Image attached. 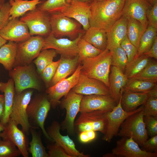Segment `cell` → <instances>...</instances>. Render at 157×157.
Instances as JSON below:
<instances>
[{"mask_svg":"<svg viewBox=\"0 0 157 157\" xmlns=\"http://www.w3.org/2000/svg\"><path fill=\"white\" fill-rule=\"evenodd\" d=\"M21 154L19 150L13 144L0 139V157H17Z\"/></svg>","mask_w":157,"mask_h":157,"instance_id":"40","label":"cell"},{"mask_svg":"<svg viewBox=\"0 0 157 157\" xmlns=\"http://www.w3.org/2000/svg\"><path fill=\"white\" fill-rule=\"evenodd\" d=\"M110 51L112 53L111 65L117 67L124 73L127 63L125 51L120 45Z\"/></svg>","mask_w":157,"mask_h":157,"instance_id":"39","label":"cell"},{"mask_svg":"<svg viewBox=\"0 0 157 157\" xmlns=\"http://www.w3.org/2000/svg\"><path fill=\"white\" fill-rule=\"evenodd\" d=\"M17 45V42L9 41L0 48V63L9 71L14 66Z\"/></svg>","mask_w":157,"mask_h":157,"instance_id":"30","label":"cell"},{"mask_svg":"<svg viewBox=\"0 0 157 157\" xmlns=\"http://www.w3.org/2000/svg\"><path fill=\"white\" fill-rule=\"evenodd\" d=\"M146 15L148 26L157 29V2L148 10Z\"/></svg>","mask_w":157,"mask_h":157,"instance_id":"47","label":"cell"},{"mask_svg":"<svg viewBox=\"0 0 157 157\" xmlns=\"http://www.w3.org/2000/svg\"><path fill=\"white\" fill-rule=\"evenodd\" d=\"M149 97H157V85H156L152 89L147 92Z\"/></svg>","mask_w":157,"mask_h":157,"instance_id":"52","label":"cell"},{"mask_svg":"<svg viewBox=\"0 0 157 157\" xmlns=\"http://www.w3.org/2000/svg\"><path fill=\"white\" fill-rule=\"evenodd\" d=\"M0 101L4 102V95H0Z\"/></svg>","mask_w":157,"mask_h":157,"instance_id":"58","label":"cell"},{"mask_svg":"<svg viewBox=\"0 0 157 157\" xmlns=\"http://www.w3.org/2000/svg\"><path fill=\"white\" fill-rule=\"evenodd\" d=\"M0 91L4 94L5 109L3 116L0 121L1 123L5 125L8 122L10 117L15 94L14 83L10 78L6 82H0Z\"/></svg>","mask_w":157,"mask_h":157,"instance_id":"27","label":"cell"},{"mask_svg":"<svg viewBox=\"0 0 157 157\" xmlns=\"http://www.w3.org/2000/svg\"><path fill=\"white\" fill-rule=\"evenodd\" d=\"M2 4H0V9H1V8L2 6Z\"/></svg>","mask_w":157,"mask_h":157,"instance_id":"60","label":"cell"},{"mask_svg":"<svg viewBox=\"0 0 157 157\" xmlns=\"http://www.w3.org/2000/svg\"><path fill=\"white\" fill-rule=\"evenodd\" d=\"M84 33H81L75 39L71 40L66 38H56L51 33L44 38L42 50L53 49L61 56L74 57L78 55L77 43Z\"/></svg>","mask_w":157,"mask_h":157,"instance_id":"16","label":"cell"},{"mask_svg":"<svg viewBox=\"0 0 157 157\" xmlns=\"http://www.w3.org/2000/svg\"><path fill=\"white\" fill-rule=\"evenodd\" d=\"M5 109L4 102L0 101V121L3 116Z\"/></svg>","mask_w":157,"mask_h":157,"instance_id":"53","label":"cell"},{"mask_svg":"<svg viewBox=\"0 0 157 157\" xmlns=\"http://www.w3.org/2000/svg\"><path fill=\"white\" fill-rule=\"evenodd\" d=\"M5 129V126L2 124L0 121V135L1 133Z\"/></svg>","mask_w":157,"mask_h":157,"instance_id":"55","label":"cell"},{"mask_svg":"<svg viewBox=\"0 0 157 157\" xmlns=\"http://www.w3.org/2000/svg\"><path fill=\"white\" fill-rule=\"evenodd\" d=\"M67 3V0H47L38 5L41 10L49 13L56 12L65 7Z\"/></svg>","mask_w":157,"mask_h":157,"instance_id":"41","label":"cell"},{"mask_svg":"<svg viewBox=\"0 0 157 157\" xmlns=\"http://www.w3.org/2000/svg\"><path fill=\"white\" fill-rule=\"evenodd\" d=\"M44 1V0H9L10 8L9 20L22 16Z\"/></svg>","mask_w":157,"mask_h":157,"instance_id":"28","label":"cell"},{"mask_svg":"<svg viewBox=\"0 0 157 157\" xmlns=\"http://www.w3.org/2000/svg\"><path fill=\"white\" fill-rule=\"evenodd\" d=\"M143 54L148 57L157 59V37L150 49Z\"/></svg>","mask_w":157,"mask_h":157,"instance_id":"51","label":"cell"},{"mask_svg":"<svg viewBox=\"0 0 157 157\" xmlns=\"http://www.w3.org/2000/svg\"><path fill=\"white\" fill-rule=\"evenodd\" d=\"M103 0H94V1H103Z\"/></svg>","mask_w":157,"mask_h":157,"instance_id":"61","label":"cell"},{"mask_svg":"<svg viewBox=\"0 0 157 157\" xmlns=\"http://www.w3.org/2000/svg\"><path fill=\"white\" fill-rule=\"evenodd\" d=\"M77 48L80 64L84 58L95 56L103 51L95 47L82 37L78 42Z\"/></svg>","mask_w":157,"mask_h":157,"instance_id":"37","label":"cell"},{"mask_svg":"<svg viewBox=\"0 0 157 157\" xmlns=\"http://www.w3.org/2000/svg\"><path fill=\"white\" fill-rule=\"evenodd\" d=\"M109 74V89L111 95L117 104L120 99L121 90L125 85L128 78L117 67L113 66Z\"/></svg>","mask_w":157,"mask_h":157,"instance_id":"24","label":"cell"},{"mask_svg":"<svg viewBox=\"0 0 157 157\" xmlns=\"http://www.w3.org/2000/svg\"><path fill=\"white\" fill-rule=\"evenodd\" d=\"M56 12L76 20L85 31L90 27V3L78 0H67L66 6Z\"/></svg>","mask_w":157,"mask_h":157,"instance_id":"15","label":"cell"},{"mask_svg":"<svg viewBox=\"0 0 157 157\" xmlns=\"http://www.w3.org/2000/svg\"><path fill=\"white\" fill-rule=\"evenodd\" d=\"M60 61V58L56 61H53L44 69L41 74L42 78L46 83L51 81Z\"/></svg>","mask_w":157,"mask_h":157,"instance_id":"44","label":"cell"},{"mask_svg":"<svg viewBox=\"0 0 157 157\" xmlns=\"http://www.w3.org/2000/svg\"><path fill=\"white\" fill-rule=\"evenodd\" d=\"M117 104L111 95L92 94L83 96L80 108V113L96 110L111 111Z\"/></svg>","mask_w":157,"mask_h":157,"instance_id":"18","label":"cell"},{"mask_svg":"<svg viewBox=\"0 0 157 157\" xmlns=\"http://www.w3.org/2000/svg\"><path fill=\"white\" fill-rule=\"evenodd\" d=\"M34 128L31 127L30 129L32 138L29 143L30 147L28 148V152L31 154L32 157H48L47 152L42 143L40 136Z\"/></svg>","mask_w":157,"mask_h":157,"instance_id":"34","label":"cell"},{"mask_svg":"<svg viewBox=\"0 0 157 157\" xmlns=\"http://www.w3.org/2000/svg\"><path fill=\"white\" fill-rule=\"evenodd\" d=\"M83 95L75 93L71 90L61 102V108L65 109L66 114L64 120L60 124L61 129L66 130L70 135L74 134V121L79 112L81 101Z\"/></svg>","mask_w":157,"mask_h":157,"instance_id":"13","label":"cell"},{"mask_svg":"<svg viewBox=\"0 0 157 157\" xmlns=\"http://www.w3.org/2000/svg\"><path fill=\"white\" fill-rule=\"evenodd\" d=\"M81 67L79 64L75 72L69 77L61 79L46 90L51 106L55 108L60 103V99L65 96L75 85L81 72Z\"/></svg>","mask_w":157,"mask_h":157,"instance_id":"12","label":"cell"},{"mask_svg":"<svg viewBox=\"0 0 157 157\" xmlns=\"http://www.w3.org/2000/svg\"><path fill=\"white\" fill-rule=\"evenodd\" d=\"M6 0H0V4L3 5L5 3Z\"/></svg>","mask_w":157,"mask_h":157,"instance_id":"59","label":"cell"},{"mask_svg":"<svg viewBox=\"0 0 157 157\" xmlns=\"http://www.w3.org/2000/svg\"><path fill=\"white\" fill-rule=\"evenodd\" d=\"M144 120L149 137L157 135V117L144 116Z\"/></svg>","mask_w":157,"mask_h":157,"instance_id":"45","label":"cell"},{"mask_svg":"<svg viewBox=\"0 0 157 157\" xmlns=\"http://www.w3.org/2000/svg\"><path fill=\"white\" fill-rule=\"evenodd\" d=\"M111 61V52L106 49L95 56L83 59L80 63L81 73L88 77L101 81L109 88Z\"/></svg>","mask_w":157,"mask_h":157,"instance_id":"2","label":"cell"},{"mask_svg":"<svg viewBox=\"0 0 157 157\" xmlns=\"http://www.w3.org/2000/svg\"><path fill=\"white\" fill-rule=\"evenodd\" d=\"M106 112L96 110L80 113V114L74 122V127L80 133L85 131H99L104 134L106 132L107 121Z\"/></svg>","mask_w":157,"mask_h":157,"instance_id":"11","label":"cell"},{"mask_svg":"<svg viewBox=\"0 0 157 157\" xmlns=\"http://www.w3.org/2000/svg\"><path fill=\"white\" fill-rule=\"evenodd\" d=\"M133 139L122 137L116 142L112 152L106 154L104 157H157V153L147 152L142 150Z\"/></svg>","mask_w":157,"mask_h":157,"instance_id":"14","label":"cell"},{"mask_svg":"<svg viewBox=\"0 0 157 157\" xmlns=\"http://www.w3.org/2000/svg\"><path fill=\"white\" fill-rule=\"evenodd\" d=\"M10 6L9 3H4L0 9V31L6 24L9 21Z\"/></svg>","mask_w":157,"mask_h":157,"instance_id":"48","label":"cell"},{"mask_svg":"<svg viewBox=\"0 0 157 157\" xmlns=\"http://www.w3.org/2000/svg\"><path fill=\"white\" fill-rule=\"evenodd\" d=\"M120 45L126 53L127 58V64L137 55V48L131 42L127 35L122 40Z\"/></svg>","mask_w":157,"mask_h":157,"instance_id":"42","label":"cell"},{"mask_svg":"<svg viewBox=\"0 0 157 157\" xmlns=\"http://www.w3.org/2000/svg\"><path fill=\"white\" fill-rule=\"evenodd\" d=\"M96 137V132L92 130L85 131L80 132L78 139L81 142L85 144L92 141Z\"/></svg>","mask_w":157,"mask_h":157,"instance_id":"50","label":"cell"},{"mask_svg":"<svg viewBox=\"0 0 157 157\" xmlns=\"http://www.w3.org/2000/svg\"><path fill=\"white\" fill-rule=\"evenodd\" d=\"M151 60V58L142 54L137 55L126 67L124 74L128 79L133 77L141 71Z\"/></svg>","mask_w":157,"mask_h":157,"instance_id":"31","label":"cell"},{"mask_svg":"<svg viewBox=\"0 0 157 157\" xmlns=\"http://www.w3.org/2000/svg\"><path fill=\"white\" fill-rule=\"evenodd\" d=\"M144 116L157 117V97H149L143 105Z\"/></svg>","mask_w":157,"mask_h":157,"instance_id":"43","label":"cell"},{"mask_svg":"<svg viewBox=\"0 0 157 157\" xmlns=\"http://www.w3.org/2000/svg\"><path fill=\"white\" fill-rule=\"evenodd\" d=\"M9 74L14 82L15 93H20L28 89H33L39 91L41 90L40 79L31 63L14 67L9 71Z\"/></svg>","mask_w":157,"mask_h":157,"instance_id":"3","label":"cell"},{"mask_svg":"<svg viewBox=\"0 0 157 157\" xmlns=\"http://www.w3.org/2000/svg\"><path fill=\"white\" fill-rule=\"evenodd\" d=\"M7 42V41L0 35V48Z\"/></svg>","mask_w":157,"mask_h":157,"instance_id":"54","label":"cell"},{"mask_svg":"<svg viewBox=\"0 0 157 157\" xmlns=\"http://www.w3.org/2000/svg\"><path fill=\"white\" fill-rule=\"evenodd\" d=\"M126 0L94 1L90 4V26L103 29L107 32L123 15Z\"/></svg>","mask_w":157,"mask_h":157,"instance_id":"1","label":"cell"},{"mask_svg":"<svg viewBox=\"0 0 157 157\" xmlns=\"http://www.w3.org/2000/svg\"><path fill=\"white\" fill-rule=\"evenodd\" d=\"M20 19L26 24L31 36L46 37L51 32L49 13L41 10L38 6L27 12Z\"/></svg>","mask_w":157,"mask_h":157,"instance_id":"8","label":"cell"},{"mask_svg":"<svg viewBox=\"0 0 157 157\" xmlns=\"http://www.w3.org/2000/svg\"><path fill=\"white\" fill-rule=\"evenodd\" d=\"M143 108L127 117L121 124L117 134L121 137L132 136L141 147L149 138L144 120Z\"/></svg>","mask_w":157,"mask_h":157,"instance_id":"4","label":"cell"},{"mask_svg":"<svg viewBox=\"0 0 157 157\" xmlns=\"http://www.w3.org/2000/svg\"><path fill=\"white\" fill-rule=\"evenodd\" d=\"M0 35L7 41L17 43L24 41L31 36L26 24L19 18L9 20L0 31Z\"/></svg>","mask_w":157,"mask_h":157,"instance_id":"21","label":"cell"},{"mask_svg":"<svg viewBox=\"0 0 157 157\" xmlns=\"http://www.w3.org/2000/svg\"><path fill=\"white\" fill-rule=\"evenodd\" d=\"M44 42V38L37 35L31 36L27 40L17 43L14 67L28 65L31 63L42 50Z\"/></svg>","mask_w":157,"mask_h":157,"instance_id":"9","label":"cell"},{"mask_svg":"<svg viewBox=\"0 0 157 157\" xmlns=\"http://www.w3.org/2000/svg\"><path fill=\"white\" fill-rule=\"evenodd\" d=\"M36 58L33 61L37 69V72L41 74L44 69L53 61L58 53L53 49L41 50Z\"/></svg>","mask_w":157,"mask_h":157,"instance_id":"36","label":"cell"},{"mask_svg":"<svg viewBox=\"0 0 157 157\" xmlns=\"http://www.w3.org/2000/svg\"><path fill=\"white\" fill-rule=\"evenodd\" d=\"M51 106L47 96L38 95L31 100L27 106V112L29 121L31 120L36 127L41 129L48 140L53 142L44 127L45 122Z\"/></svg>","mask_w":157,"mask_h":157,"instance_id":"7","label":"cell"},{"mask_svg":"<svg viewBox=\"0 0 157 157\" xmlns=\"http://www.w3.org/2000/svg\"><path fill=\"white\" fill-rule=\"evenodd\" d=\"M60 124L53 121L46 130L53 142L63 148L71 157H89L90 155L80 152L76 147L73 141L68 135H64L60 133Z\"/></svg>","mask_w":157,"mask_h":157,"instance_id":"19","label":"cell"},{"mask_svg":"<svg viewBox=\"0 0 157 157\" xmlns=\"http://www.w3.org/2000/svg\"><path fill=\"white\" fill-rule=\"evenodd\" d=\"M149 97L147 92L139 93L123 89L121 103L123 109L131 112L144 105Z\"/></svg>","mask_w":157,"mask_h":157,"instance_id":"25","label":"cell"},{"mask_svg":"<svg viewBox=\"0 0 157 157\" xmlns=\"http://www.w3.org/2000/svg\"><path fill=\"white\" fill-rule=\"evenodd\" d=\"M71 90L75 93L85 95H111L109 88L104 83L97 79L88 77L81 72L77 83Z\"/></svg>","mask_w":157,"mask_h":157,"instance_id":"20","label":"cell"},{"mask_svg":"<svg viewBox=\"0 0 157 157\" xmlns=\"http://www.w3.org/2000/svg\"><path fill=\"white\" fill-rule=\"evenodd\" d=\"M136 79L157 82V62L156 60H151L147 65L133 77Z\"/></svg>","mask_w":157,"mask_h":157,"instance_id":"38","label":"cell"},{"mask_svg":"<svg viewBox=\"0 0 157 157\" xmlns=\"http://www.w3.org/2000/svg\"><path fill=\"white\" fill-rule=\"evenodd\" d=\"M147 1L151 6L157 2V0H147Z\"/></svg>","mask_w":157,"mask_h":157,"instance_id":"56","label":"cell"},{"mask_svg":"<svg viewBox=\"0 0 157 157\" xmlns=\"http://www.w3.org/2000/svg\"><path fill=\"white\" fill-rule=\"evenodd\" d=\"M126 18L127 36L131 42L137 48L141 37L144 32L143 26L138 21L131 17Z\"/></svg>","mask_w":157,"mask_h":157,"instance_id":"32","label":"cell"},{"mask_svg":"<svg viewBox=\"0 0 157 157\" xmlns=\"http://www.w3.org/2000/svg\"><path fill=\"white\" fill-rule=\"evenodd\" d=\"M61 61L51 81L52 85L73 73L80 64L78 55L74 57L61 56Z\"/></svg>","mask_w":157,"mask_h":157,"instance_id":"26","label":"cell"},{"mask_svg":"<svg viewBox=\"0 0 157 157\" xmlns=\"http://www.w3.org/2000/svg\"><path fill=\"white\" fill-rule=\"evenodd\" d=\"M49 14L51 33L56 38L67 36L70 40H73L77 38L80 34L85 33L81 25L74 19L58 13Z\"/></svg>","mask_w":157,"mask_h":157,"instance_id":"5","label":"cell"},{"mask_svg":"<svg viewBox=\"0 0 157 157\" xmlns=\"http://www.w3.org/2000/svg\"><path fill=\"white\" fill-rule=\"evenodd\" d=\"M156 85V82L131 78L128 79L123 89L135 92H147Z\"/></svg>","mask_w":157,"mask_h":157,"instance_id":"33","label":"cell"},{"mask_svg":"<svg viewBox=\"0 0 157 157\" xmlns=\"http://www.w3.org/2000/svg\"><path fill=\"white\" fill-rule=\"evenodd\" d=\"M151 6L147 0H126L123 8V15L139 21L144 31L148 25L146 13Z\"/></svg>","mask_w":157,"mask_h":157,"instance_id":"22","label":"cell"},{"mask_svg":"<svg viewBox=\"0 0 157 157\" xmlns=\"http://www.w3.org/2000/svg\"><path fill=\"white\" fill-rule=\"evenodd\" d=\"M48 157H71L61 147L55 143L48 145Z\"/></svg>","mask_w":157,"mask_h":157,"instance_id":"46","label":"cell"},{"mask_svg":"<svg viewBox=\"0 0 157 157\" xmlns=\"http://www.w3.org/2000/svg\"><path fill=\"white\" fill-rule=\"evenodd\" d=\"M80 1L87 3H92L93 1L94 0H78Z\"/></svg>","mask_w":157,"mask_h":157,"instance_id":"57","label":"cell"},{"mask_svg":"<svg viewBox=\"0 0 157 157\" xmlns=\"http://www.w3.org/2000/svg\"><path fill=\"white\" fill-rule=\"evenodd\" d=\"M17 125L10 118L8 122L5 125V129L0 137L3 140L9 141L13 144L24 157H28V138L26 133L22 130L19 129Z\"/></svg>","mask_w":157,"mask_h":157,"instance_id":"17","label":"cell"},{"mask_svg":"<svg viewBox=\"0 0 157 157\" xmlns=\"http://www.w3.org/2000/svg\"><path fill=\"white\" fill-rule=\"evenodd\" d=\"M127 20L124 15L117 20L107 32L106 48L111 51L120 46L122 40L127 35Z\"/></svg>","mask_w":157,"mask_h":157,"instance_id":"23","label":"cell"},{"mask_svg":"<svg viewBox=\"0 0 157 157\" xmlns=\"http://www.w3.org/2000/svg\"><path fill=\"white\" fill-rule=\"evenodd\" d=\"M82 38L102 51L106 48L107 34L104 29L90 26L85 31Z\"/></svg>","mask_w":157,"mask_h":157,"instance_id":"29","label":"cell"},{"mask_svg":"<svg viewBox=\"0 0 157 157\" xmlns=\"http://www.w3.org/2000/svg\"><path fill=\"white\" fill-rule=\"evenodd\" d=\"M122 92L123 88L121 90L120 96L118 103L111 111L106 112L105 113L107 125L106 132L102 139L108 142H110L114 137L117 135L121 124L127 117L143 108V105L131 112H127L124 110L121 103Z\"/></svg>","mask_w":157,"mask_h":157,"instance_id":"10","label":"cell"},{"mask_svg":"<svg viewBox=\"0 0 157 157\" xmlns=\"http://www.w3.org/2000/svg\"><path fill=\"white\" fill-rule=\"evenodd\" d=\"M157 29L148 26L142 35L137 48V55L143 54L151 47L157 37Z\"/></svg>","mask_w":157,"mask_h":157,"instance_id":"35","label":"cell"},{"mask_svg":"<svg viewBox=\"0 0 157 157\" xmlns=\"http://www.w3.org/2000/svg\"><path fill=\"white\" fill-rule=\"evenodd\" d=\"M33 91L31 89L25 90L15 94L10 118L17 125H20L22 130L28 135L31 126L28 117L27 108L31 99Z\"/></svg>","mask_w":157,"mask_h":157,"instance_id":"6","label":"cell"},{"mask_svg":"<svg viewBox=\"0 0 157 157\" xmlns=\"http://www.w3.org/2000/svg\"><path fill=\"white\" fill-rule=\"evenodd\" d=\"M140 148L147 152L157 153V135L147 139Z\"/></svg>","mask_w":157,"mask_h":157,"instance_id":"49","label":"cell"}]
</instances>
